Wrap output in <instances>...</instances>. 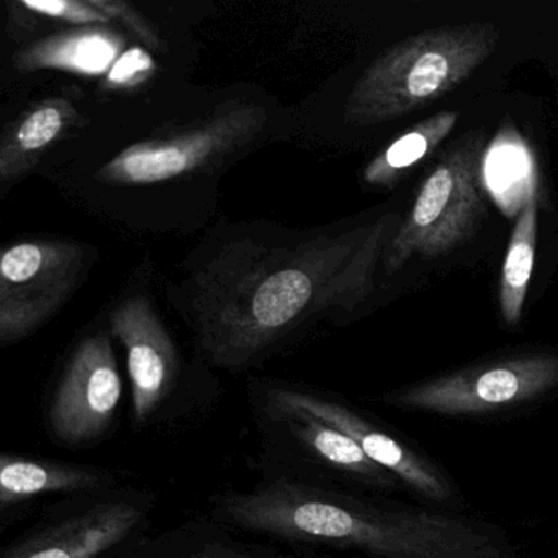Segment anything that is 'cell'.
Instances as JSON below:
<instances>
[{"label": "cell", "instance_id": "obj_1", "mask_svg": "<svg viewBox=\"0 0 558 558\" xmlns=\"http://www.w3.org/2000/svg\"><path fill=\"white\" fill-rule=\"evenodd\" d=\"M397 215L319 236H244L225 244L189 280V313L205 357L244 368L283 341L374 290Z\"/></svg>", "mask_w": 558, "mask_h": 558}, {"label": "cell", "instance_id": "obj_2", "mask_svg": "<svg viewBox=\"0 0 558 558\" xmlns=\"http://www.w3.org/2000/svg\"><path fill=\"white\" fill-rule=\"evenodd\" d=\"M499 34L488 22L433 28L388 48L362 74L345 120L378 125L424 109L469 80L493 53Z\"/></svg>", "mask_w": 558, "mask_h": 558}, {"label": "cell", "instance_id": "obj_3", "mask_svg": "<svg viewBox=\"0 0 558 558\" xmlns=\"http://www.w3.org/2000/svg\"><path fill=\"white\" fill-rule=\"evenodd\" d=\"M485 143L478 133L444 155L388 243L385 266L397 272L414 256H444L473 236L485 217Z\"/></svg>", "mask_w": 558, "mask_h": 558}, {"label": "cell", "instance_id": "obj_4", "mask_svg": "<svg viewBox=\"0 0 558 558\" xmlns=\"http://www.w3.org/2000/svg\"><path fill=\"white\" fill-rule=\"evenodd\" d=\"M87 250L70 241L12 244L0 259V344L34 335L70 299L87 266Z\"/></svg>", "mask_w": 558, "mask_h": 558}, {"label": "cell", "instance_id": "obj_5", "mask_svg": "<svg viewBox=\"0 0 558 558\" xmlns=\"http://www.w3.org/2000/svg\"><path fill=\"white\" fill-rule=\"evenodd\" d=\"M264 122L266 113L260 107H233L195 123L178 135L129 146L110 159L97 178L116 185L172 181L230 155L238 146L246 145L259 133Z\"/></svg>", "mask_w": 558, "mask_h": 558}, {"label": "cell", "instance_id": "obj_6", "mask_svg": "<svg viewBox=\"0 0 558 558\" xmlns=\"http://www.w3.org/2000/svg\"><path fill=\"white\" fill-rule=\"evenodd\" d=\"M557 385V355H519L434 378L395 395L393 401L449 416L485 414L534 400Z\"/></svg>", "mask_w": 558, "mask_h": 558}, {"label": "cell", "instance_id": "obj_7", "mask_svg": "<svg viewBox=\"0 0 558 558\" xmlns=\"http://www.w3.org/2000/svg\"><path fill=\"white\" fill-rule=\"evenodd\" d=\"M122 377L107 332L84 339L64 365L48 407L54 442L87 447L106 437L122 401Z\"/></svg>", "mask_w": 558, "mask_h": 558}, {"label": "cell", "instance_id": "obj_8", "mask_svg": "<svg viewBox=\"0 0 558 558\" xmlns=\"http://www.w3.org/2000/svg\"><path fill=\"white\" fill-rule=\"evenodd\" d=\"M149 509L151 501L142 493H116L41 525L2 558H106L142 531Z\"/></svg>", "mask_w": 558, "mask_h": 558}, {"label": "cell", "instance_id": "obj_9", "mask_svg": "<svg viewBox=\"0 0 558 558\" xmlns=\"http://www.w3.org/2000/svg\"><path fill=\"white\" fill-rule=\"evenodd\" d=\"M110 331L125 348L133 426H149L178 387V349L145 296H132L113 310Z\"/></svg>", "mask_w": 558, "mask_h": 558}, {"label": "cell", "instance_id": "obj_10", "mask_svg": "<svg viewBox=\"0 0 558 558\" xmlns=\"http://www.w3.org/2000/svg\"><path fill=\"white\" fill-rule=\"evenodd\" d=\"M264 400L306 411L338 427L361 446L368 459L374 460L387 472L395 473L421 495L437 501H444L452 495L444 476L430 463L393 437L381 433L351 408L289 385H274L267 388Z\"/></svg>", "mask_w": 558, "mask_h": 558}, {"label": "cell", "instance_id": "obj_11", "mask_svg": "<svg viewBox=\"0 0 558 558\" xmlns=\"http://www.w3.org/2000/svg\"><path fill=\"white\" fill-rule=\"evenodd\" d=\"M117 476L96 466L35 459L4 452L0 456V509L17 508L45 495L110 493Z\"/></svg>", "mask_w": 558, "mask_h": 558}, {"label": "cell", "instance_id": "obj_12", "mask_svg": "<svg viewBox=\"0 0 558 558\" xmlns=\"http://www.w3.org/2000/svg\"><path fill=\"white\" fill-rule=\"evenodd\" d=\"M264 404L270 423L277 424L280 433L292 440L306 460L345 475L357 476L364 482H390L387 470L368 459L361 446L338 427L296 408L267 400H264Z\"/></svg>", "mask_w": 558, "mask_h": 558}, {"label": "cell", "instance_id": "obj_13", "mask_svg": "<svg viewBox=\"0 0 558 558\" xmlns=\"http://www.w3.org/2000/svg\"><path fill=\"white\" fill-rule=\"evenodd\" d=\"M76 120L73 104L61 97L41 100L25 110L8 126L0 143V182L9 184L27 174Z\"/></svg>", "mask_w": 558, "mask_h": 558}, {"label": "cell", "instance_id": "obj_14", "mask_svg": "<svg viewBox=\"0 0 558 558\" xmlns=\"http://www.w3.org/2000/svg\"><path fill=\"white\" fill-rule=\"evenodd\" d=\"M123 41L106 27L73 28L44 38L21 51L17 66L24 71L68 70L100 74L119 58Z\"/></svg>", "mask_w": 558, "mask_h": 558}, {"label": "cell", "instance_id": "obj_15", "mask_svg": "<svg viewBox=\"0 0 558 558\" xmlns=\"http://www.w3.org/2000/svg\"><path fill=\"white\" fill-rule=\"evenodd\" d=\"M457 122L459 113L446 110L417 123L368 162L364 171L365 182L378 187L397 184L410 169L439 148L440 143L456 129Z\"/></svg>", "mask_w": 558, "mask_h": 558}, {"label": "cell", "instance_id": "obj_16", "mask_svg": "<svg viewBox=\"0 0 558 558\" xmlns=\"http://www.w3.org/2000/svg\"><path fill=\"white\" fill-rule=\"evenodd\" d=\"M537 198H529L519 210L499 280V308L509 326L522 318L537 247Z\"/></svg>", "mask_w": 558, "mask_h": 558}, {"label": "cell", "instance_id": "obj_17", "mask_svg": "<svg viewBox=\"0 0 558 558\" xmlns=\"http://www.w3.org/2000/svg\"><path fill=\"white\" fill-rule=\"evenodd\" d=\"M21 8L40 17L53 19L71 27H106L109 15L94 0H22Z\"/></svg>", "mask_w": 558, "mask_h": 558}, {"label": "cell", "instance_id": "obj_18", "mask_svg": "<svg viewBox=\"0 0 558 558\" xmlns=\"http://www.w3.org/2000/svg\"><path fill=\"white\" fill-rule=\"evenodd\" d=\"M94 2L97 8L102 9L109 15L112 24H120L122 27L129 28L149 50H161L162 44L158 32L155 31L151 22L143 17L133 5L126 4L123 0H94Z\"/></svg>", "mask_w": 558, "mask_h": 558}, {"label": "cell", "instance_id": "obj_19", "mask_svg": "<svg viewBox=\"0 0 558 558\" xmlns=\"http://www.w3.org/2000/svg\"><path fill=\"white\" fill-rule=\"evenodd\" d=\"M187 558H274L266 555L251 554V551L236 550L233 547L223 545H207L202 550L195 551ZM277 558V557H276Z\"/></svg>", "mask_w": 558, "mask_h": 558}]
</instances>
